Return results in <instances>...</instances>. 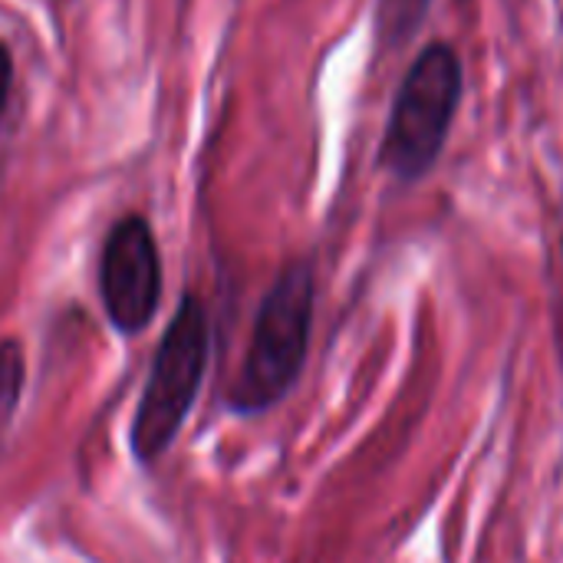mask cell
<instances>
[{
  "instance_id": "cell-2",
  "label": "cell",
  "mask_w": 563,
  "mask_h": 563,
  "mask_svg": "<svg viewBox=\"0 0 563 563\" xmlns=\"http://www.w3.org/2000/svg\"><path fill=\"white\" fill-rule=\"evenodd\" d=\"M211 330L195 294H185L168 320L132 419V452L142 465H155L178 439L208 369Z\"/></svg>"
},
{
  "instance_id": "cell-6",
  "label": "cell",
  "mask_w": 563,
  "mask_h": 563,
  "mask_svg": "<svg viewBox=\"0 0 563 563\" xmlns=\"http://www.w3.org/2000/svg\"><path fill=\"white\" fill-rule=\"evenodd\" d=\"M23 396V353L16 340L0 343V435L10 426Z\"/></svg>"
},
{
  "instance_id": "cell-1",
  "label": "cell",
  "mask_w": 563,
  "mask_h": 563,
  "mask_svg": "<svg viewBox=\"0 0 563 563\" xmlns=\"http://www.w3.org/2000/svg\"><path fill=\"white\" fill-rule=\"evenodd\" d=\"M313 307L317 284L310 264H287L257 307L244 363L228 389V406L238 416H261L297 386L310 350Z\"/></svg>"
},
{
  "instance_id": "cell-4",
  "label": "cell",
  "mask_w": 563,
  "mask_h": 563,
  "mask_svg": "<svg viewBox=\"0 0 563 563\" xmlns=\"http://www.w3.org/2000/svg\"><path fill=\"white\" fill-rule=\"evenodd\" d=\"M99 297L109 323L122 336L142 333L162 303V257L145 218H119L99 254Z\"/></svg>"
},
{
  "instance_id": "cell-7",
  "label": "cell",
  "mask_w": 563,
  "mask_h": 563,
  "mask_svg": "<svg viewBox=\"0 0 563 563\" xmlns=\"http://www.w3.org/2000/svg\"><path fill=\"white\" fill-rule=\"evenodd\" d=\"M10 86H13V56H10V49L0 43V115H3L7 99H10Z\"/></svg>"
},
{
  "instance_id": "cell-5",
  "label": "cell",
  "mask_w": 563,
  "mask_h": 563,
  "mask_svg": "<svg viewBox=\"0 0 563 563\" xmlns=\"http://www.w3.org/2000/svg\"><path fill=\"white\" fill-rule=\"evenodd\" d=\"M429 3L432 0H383V10H379V30L386 36L389 46H399L406 43L426 20L429 13Z\"/></svg>"
},
{
  "instance_id": "cell-3",
  "label": "cell",
  "mask_w": 563,
  "mask_h": 563,
  "mask_svg": "<svg viewBox=\"0 0 563 563\" xmlns=\"http://www.w3.org/2000/svg\"><path fill=\"white\" fill-rule=\"evenodd\" d=\"M462 99V63L449 43H429L409 66L389 112L379 148L383 165L402 178H422L442 155Z\"/></svg>"
}]
</instances>
